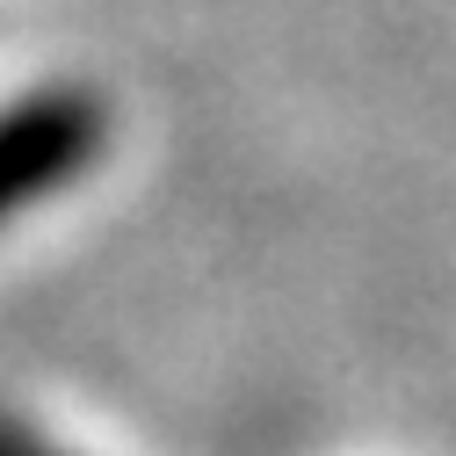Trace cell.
<instances>
[{"label": "cell", "mask_w": 456, "mask_h": 456, "mask_svg": "<svg viewBox=\"0 0 456 456\" xmlns=\"http://www.w3.org/2000/svg\"><path fill=\"white\" fill-rule=\"evenodd\" d=\"M109 138V109L87 87H37L0 109V224L73 189Z\"/></svg>", "instance_id": "obj_1"}, {"label": "cell", "mask_w": 456, "mask_h": 456, "mask_svg": "<svg viewBox=\"0 0 456 456\" xmlns=\"http://www.w3.org/2000/svg\"><path fill=\"white\" fill-rule=\"evenodd\" d=\"M0 456H66V449H59V442H44L37 428H22V420L0 413Z\"/></svg>", "instance_id": "obj_2"}]
</instances>
